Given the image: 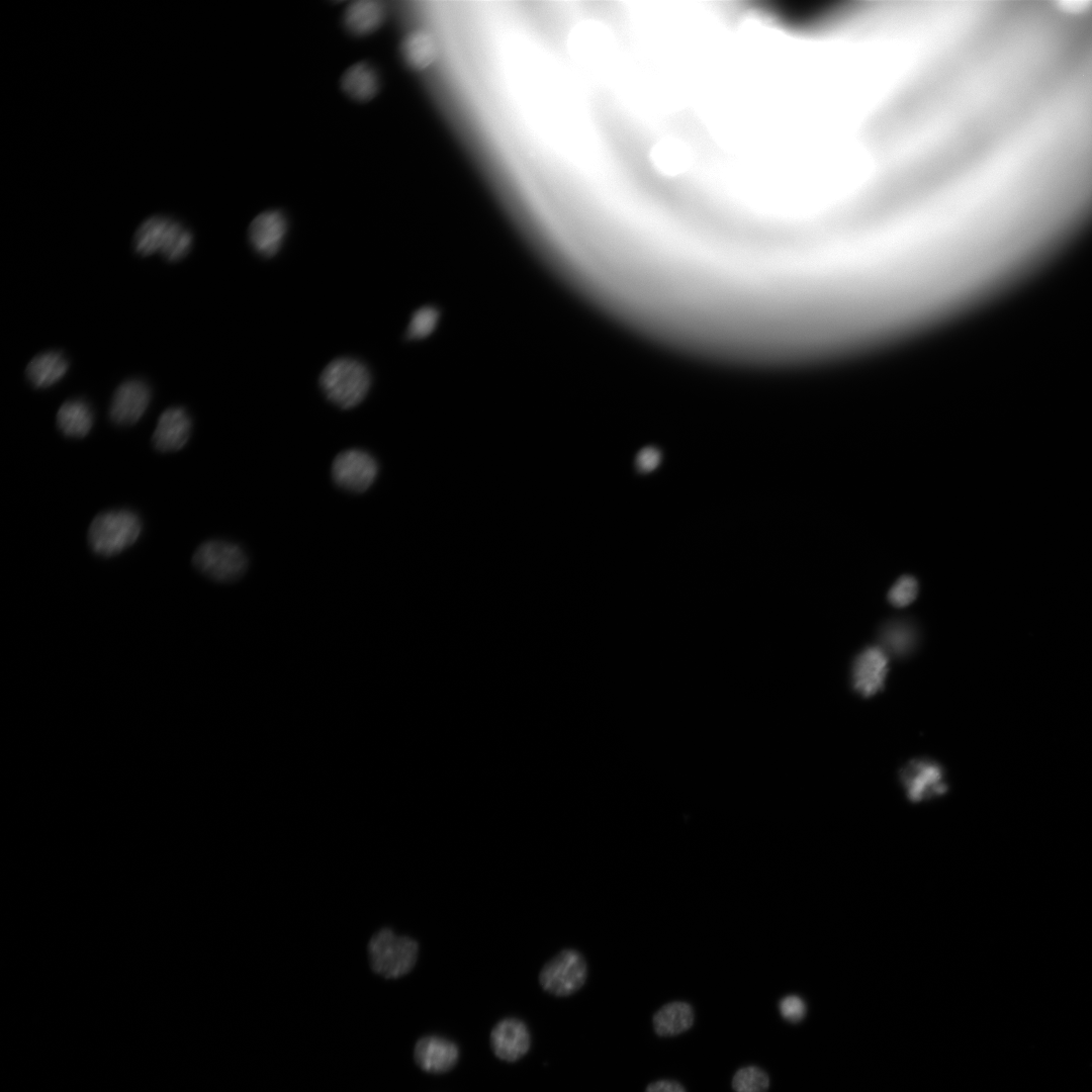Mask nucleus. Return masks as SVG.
Here are the masks:
<instances>
[{
    "label": "nucleus",
    "instance_id": "nucleus-1",
    "mask_svg": "<svg viewBox=\"0 0 1092 1092\" xmlns=\"http://www.w3.org/2000/svg\"><path fill=\"white\" fill-rule=\"evenodd\" d=\"M504 62L513 90L535 125L551 141L574 152L582 143L581 101L556 60L533 40L512 36Z\"/></svg>",
    "mask_w": 1092,
    "mask_h": 1092
},
{
    "label": "nucleus",
    "instance_id": "nucleus-2",
    "mask_svg": "<svg viewBox=\"0 0 1092 1092\" xmlns=\"http://www.w3.org/2000/svg\"><path fill=\"white\" fill-rule=\"evenodd\" d=\"M193 236L178 219L167 215L146 218L134 233L132 246L142 257L160 254L169 262L184 259L192 249Z\"/></svg>",
    "mask_w": 1092,
    "mask_h": 1092
},
{
    "label": "nucleus",
    "instance_id": "nucleus-3",
    "mask_svg": "<svg viewBox=\"0 0 1092 1092\" xmlns=\"http://www.w3.org/2000/svg\"><path fill=\"white\" fill-rule=\"evenodd\" d=\"M326 397L343 410L355 407L366 397L371 386V374L361 361L341 357L330 362L320 376Z\"/></svg>",
    "mask_w": 1092,
    "mask_h": 1092
},
{
    "label": "nucleus",
    "instance_id": "nucleus-4",
    "mask_svg": "<svg viewBox=\"0 0 1092 1092\" xmlns=\"http://www.w3.org/2000/svg\"><path fill=\"white\" fill-rule=\"evenodd\" d=\"M419 956L418 942L385 927L372 934L367 943V957L373 973L385 979H398L408 974Z\"/></svg>",
    "mask_w": 1092,
    "mask_h": 1092
},
{
    "label": "nucleus",
    "instance_id": "nucleus-5",
    "mask_svg": "<svg viewBox=\"0 0 1092 1092\" xmlns=\"http://www.w3.org/2000/svg\"><path fill=\"white\" fill-rule=\"evenodd\" d=\"M142 521L136 513L127 509L111 510L97 515L88 530L91 550L102 557L114 556L140 537Z\"/></svg>",
    "mask_w": 1092,
    "mask_h": 1092
},
{
    "label": "nucleus",
    "instance_id": "nucleus-6",
    "mask_svg": "<svg viewBox=\"0 0 1092 1092\" xmlns=\"http://www.w3.org/2000/svg\"><path fill=\"white\" fill-rule=\"evenodd\" d=\"M192 562L200 572L219 582L238 579L247 568V556L243 549L223 540H209L200 544Z\"/></svg>",
    "mask_w": 1092,
    "mask_h": 1092
},
{
    "label": "nucleus",
    "instance_id": "nucleus-7",
    "mask_svg": "<svg viewBox=\"0 0 1092 1092\" xmlns=\"http://www.w3.org/2000/svg\"><path fill=\"white\" fill-rule=\"evenodd\" d=\"M586 975L583 957L574 949H564L542 968L539 980L545 991L556 996H569L582 987Z\"/></svg>",
    "mask_w": 1092,
    "mask_h": 1092
},
{
    "label": "nucleus",
    "instance_id": "nucleus-8",
    "mask_svg": "<svg viewBox=\"0 0 1092 1092\" xmlns=\"http://www.w3.org/2000/svg\"><path fill=\"white\" fill-rule=\"evenodd\" d=\"M378 474L375 458L361 449H348L339 453L332 464V477L337 485L352 491L367 490Z\"/></svg>",
    "mask_w": 1092,
    "mask_h": 1092
},
{
    "label": "nucleus",
    "instance_id": "nucleus-9",
    "mask_svg": "<svg viewBox=\"0 0 1092 1092\" xmlns=\"http://www.w3.org/2000/svg\"><path fill=\"white\" fill-rule=\"evenodd\" d=\"M943 769L930 759H912L900 770V780L908 798L913 802L924 801L942 795L947 786Z\"/></svg>",
    "mask_w": 1092,
    "mask_h": 1092
},
{
    "label": "nucleus",
    "instance_id": "nucleus-10",
    "mask_svg": "<svg viewBox=\"0 0 1092 1092\" xmlns=\"http://www.w3.org/2000/svg\"><path fill=\"white\" fill-rule=\"evenodd\" d=\"M152 397L148 383L142 379L123 381L114 391L109 417L118 426L135 424L146 413Z\"/></svg>",
    "mask_w": 1092,
    "mask_h": 1092
},
{
    "label": "nucleus",
    "instance_id": "nucleus-11",
    "mask_svg": "<svg viewBox=\"0 0 1092 1092\" xmlns=\"http://www.w3.org/2000/svg\"><path fill=\"white\" fill-rule=\"evenodd\" d=\"M889 670L888 657L877 646L863 649L852 665V688L863 698L876 695L884 688Z\"/></svg>",
    "mask_w": 1092,
    "mask_h": 1092
},
{
    "label": "nucleus",
    "instance_id": "nucleus-12",
    "mask_svg": "<svg viewBox=\"0 0 1092 1092\" xmlns=\"http://www.w3.org/2000/svg\"><path fill=\"white\" fill-rule=\"evenodd\" d=\"M192 422L184 407L164 411L153 434V445L160 452H175L183 448L191 434Z\"/></svg>",
    "mask_w": 1092,
    "mask_h": 1092
},
{
    "label": "nucleus",
    "instance_id": "nucleus-13",
    "mask_svg": "<svg viewBox=\"0 0 1092 1092\" xmlns=\"http://www.w3.org/2000/svg\"><path fill=\"white\" fill-rule=\"evenodd\" d=\"M490 1043L497 1058L506 1062H515L527 1054L531 1038L528 1027L522 1020L505 1018L492 1028Z\"/></svg>",
    "mask_w": 1092,
    "mask_h": 1092
},
{
    "label": "nucleus",
    "instance_id": "nucleus-14",
    "mask_svg": "<svg viewBox=\"0 0 1092 1092\" xmlns=\"http://www.w3.org/2000/svg\"><path fill=\"white\" fill-rule=\"evenodd\" d=\"M417 1065L425 1072L442 1074L451 1070L459 1059V1050L455 1042L439 1036L421 1037L414 1050Z\"/></svg>",
    "mask_w": 1092,
    "mask_h": 1092
},
{
    "label": "nucleus",
    "instance_id": "nucleus-15",
    "mask_svg": "<svg viewBox=\"0 0 1092 1092\" xmlns=\"http://www.w3.org/2000/svg\"><path fill=\"white\" fill-rule=\"evenodd\" d=\"M287 222L278 210H267L257 215L249 226V240L254 250L263 257H273L280 250L286 235Z\"/></svg>",
    "mask_w": 1092,
    "mask_h": 1092
},
{
    "label": "nucleus",
    "instance_id": "nucleus-16",
    "mask_svg": "<svg viewBox=\"0 0 1092 1092\" xmlns=\"http://www.w3.org/2000/svg\"><path fill=\"white\" fill-rule=\"evenodd\" d=\"M68 369L69 361L63 353L48 351L29 361L25 374L33 387L48 388L60 381Z\"/></svg>",
    "mask_w": 1092,
    "mask_h": 1092
},
{
    "label": "nucleus",
    "instance_id": "nucleus-17",
    "mask_svg": "<svg viewBox=\"0 0 1092 1092\" xmlns=\"http://www.w3.org/2000/svg\"><path fill=\"white\" fill-rule=\"evenodd\" d=\"M695 1022L692 1005L672 1001L661 1006L652 1017L654 1032L661 1037L675 1036L688 1031Z\"/></svg>",
    "mask_w": 1092,
    "mask_h": 1092
},
{
    "label": "nucleus",
    "instance_id": "nucleus-18",
    "mask_svg": "<svg viewBox=\"0 0 1092 1092\" xmlns=\"http://www.w3.org/2000/svg\"><path fill=\"white\" fill-rule=\"evenodd\" d=\"M93 422L91 405L82 398L65 401L57 414V426L69 438L85 437L90 432Z\"/></svg>",
    "mask_w": 1092,
    "mask_h": 1092
},
{
    "label": "nucleus",
    "instance_id": "nucleus-19",
    "mask_svg": "<svg viewBox=\"0 0 1092 1092\" xmlns=\"http://www.w3.org/2000/svg\"><path fill=\"white\" fill-rule=\"evenodd\" d=\"M401 55L406 65L421 71L430 67L437 56V44L431 33L418 29L410 32L401 43Z\"/></svg>",
    "mask_w": 1092,
    "mask_h": 1092
},
{
    "label": "nucleus",
    "instance_id": "nucleus-20",
    "mask_svg": "<svg viewBox=\"0 0 1092 1092\" xmlns=\"http://www.w3.org/2000/svg\"><path fill=\"white\" fill-rule=\"evenodd\" d=\"M383 17L384 8L379 1L360 0L347 7L344 21L351 32L364 35L377 29Z\"/></svg>",
    "mask_w": 1092,
    "mask_h": 1092
},
{
    "label": "nucleus",
    "instance_id": "nucleus-21",
    "mask_svg": "<svg viewBox=\"0 0 1092 1092\" xmlns=\"http://www.w3.org/2000/svg\"><path fill=\"white\" fill-rule=\"evenodd\" d=\"M341 87L351 98L366 101L376 94L378 80L372 67L362 62L351 66L344 73Z\"/></svg>",
    "mask_w": 1092,
    "mask_h": 1092
},
{
    "label": "nucleus",
    "instance_id": "nucleus-22",
    "mask_svg": "<svg viewBox=\"0 0 1092 1092\" xmlns=\"http://www.w3.org/2000/svg\"><path fill=\"white\" fill-rule=\"evenodd\" d=\"M915 633L906 622L895 621L885 625L881 632V641L894 655H905L914 645Z\"/></svg>",
    "mask_w": 1092,
    "mask_h": 1092
},
{
    "label": "nucleus",
    "instance_id": "nucleus-23",
    "mask_svg": "<svg viewBox=\"0 0 1092 1092\" xmlns=\"http://www.w3.org/2000/svg\"><path fill=\"white\" fill-rule=\"evenodd\" d=\"M769 1085L768 1074L754 1065L739 1068L731 1080L734 1092H767Z\"/></svg>",
    "mask_w": 1092,
    "mask_h": 1092
},
{
    "label": "nucleus",
    "instance_id": "nucleus-24",
    "mask_svg": "<svg viewBox=\"0 0 1092 1092\" xmlns=\"http://www.w3.org/2000/svg\"><path fill=\"white\" fill-rule=\"evenodd\" d=\"M917 594L918 583L916 579L911 575H904L891 587L888 600L894 607L903 608L911 604L916 599Z\"/></svg>",
    "mask_w": 1092,
    "mask_h": 1092
},
{
    "label": "nucleus",
    "instance_id": "nucleus-25",
    "mask_svg": "<svg viewBox=\"0 0 1092 1092\" xmlns=\"http://www.w3.org/2000/svg\"><path fill=\"white\" fill-rule=\"evenodd\" d=\"M782 1017L793 1024L801 1022L807 1013L805 1001L798 995H787L779 1002Z\"/></svg>",
    "mask_w": 1092,
    "mask_h": 1092
},
{
    "label": "nucleus",
    "instance_id": "nucleus-26",
    "mask_svg": "<svg viewBox=\"0 0 1092 1092\" xmlns=\"http://www.w3.org/2000/svg\"><path fill=\"white\" fill-rule=\"evenodd\" d=\"M645 1092H687L681 1083L671 1079H659L649 1083Z\"/></svg>",
    "mask_w": 1092,
    "mask_h": 1092
},
{
    "label": "nucleus",
    "instance_id": "nucleus-27",
    "mask_svg": "<svg viewBox=\"0 0 1092 1092\" xmlns=\"http://www.w3.org/2000/svg\"><path fill=\"white\" fill-rule=\"evenodd\" d=\"M659 452L654 448L643 449L637 457V465L640 470L648 471L653 469L659 462Z\"/></svg>",
    "mask_w": 1092,
    "mask_h": 1092
}]
</instances>
